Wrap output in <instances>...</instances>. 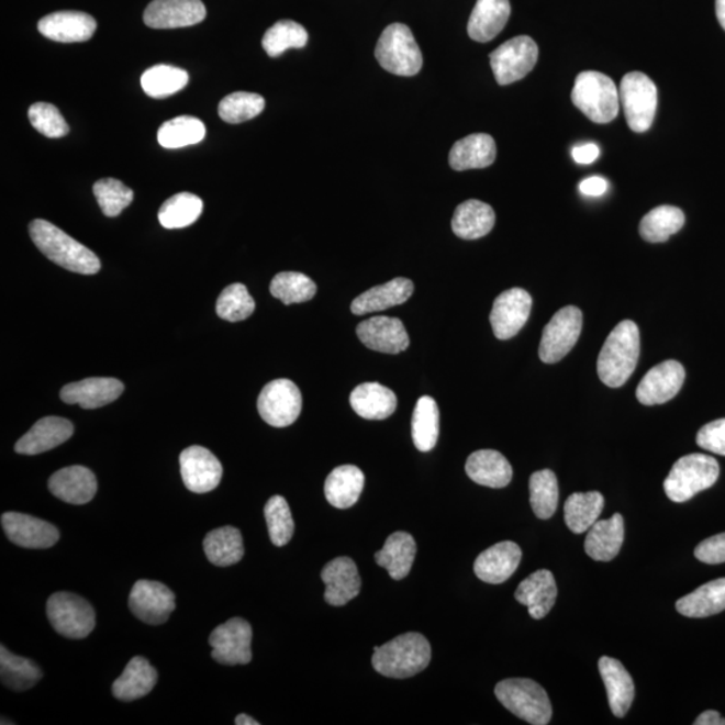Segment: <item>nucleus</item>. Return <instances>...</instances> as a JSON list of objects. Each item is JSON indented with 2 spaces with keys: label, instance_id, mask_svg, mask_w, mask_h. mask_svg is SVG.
Segmentation results:
<instances>
[{
  "label": "nucleus",
  "instance_id": "1",
  "mask_svg": "<svg viewBox=\"0 0 725 725\" xmlns=\"http://www.w3.org/2000/svg\"><path fill=\"white\" fill-rule=\"evenodd\" d=\"M30 237L44 256L66 270L80 275H96L101 269L99 257L80 242L45 220L29 226Z\"/></svg>",
  "mask_w": 725,
  "mask_h": 725
},
{
  "label": "nucleus",
  "instance_id": "2",
  "mask_svg": "<svg viewBox=\"0 0 725 725\" xmlns=\"http://www.w3.org/2000/svg\"><path fill=\"white\" fill-rule=\"evenodd\" d=\"M639 330L632 320H624L604 342L598 356V377L613 389L624 386L636 370L639 359Z\"/></svg>",
  "mask_w": 725,
  "mask_h": 725
},
{
  "label": "nucleus",
  "instance_id": "3",
  "mask_svg": "<svg viewBox=\"0 0 725 725\" xmlns=\"http://www.w3.org/2000/svg\"><path fill=\"white\" fill-rule=\"evenodd\" d=\"M432 660V646L420 633L401 634L382 646H375L372 667L390 679H409L422 672Z\"/></svg>",
  "mask_w": 725,
  "mask_h": 725
},
{
  "label": "nucleus",
  "instance_id": "4",
  "mask_svg": "<svg viewBox=\"0 0 725 725\" xmlns=\"http://www.w3.org/2000/svg\"><path fill=\"white\" fill-rule=\"evenodd\" d=\"M571 100L592 123L607 124L620 113V90L612 78L600 71L580 72L573 85Z\"/></svg>",
  "mask_w": 725,
  "mask_h": 725
},
{
  "label": "nucleus",
  "instance_id": "5",
  "mask_svg": "<svg viewBox=\"0 0 725 725\" xmlns=\"http://www.w3.org/2000/svg\"><path fill=\"white\" fill-rule=\"evenodd\" d=\"M721 467L715 458L706 455H688L673 465L663 481L665 493L673 503H685L700 492L715 486Z\"/></svg>",
  "mask_w": 725,
  "mask_h": 725
},
{
  "label": "nucleus",
  "instance_id": "6",
  "mask_svg": "<svg viewBox=\"0 0 725 725\" xmlns=\"http://www.w3.org/2000/svg\"><path fill=\"white\" fill-rule=\"evenodd\" d=\"M495 698L513 715L534 725H546L553 717V705L544 688L529 679H507L494 688Z\"/></svg>",
  "mask_w": 725,
  "mask_h": 725
},
{
  "label": "nucleus",
  "instance_id": "7",
  "mask_svg": "<svg viewBox=\"0 0 725 725\" xmlns=\"http://www.w3.org/2000/svg\"><path fill=\"white\" fill-rule=\"evenodd\" d=\"M375 57L384 70L395 76L419 75L423 65L421 48L403 23H392L386 27L375 48Z\"/></svg>",
  "mask_w": 725,
  "mask_h": 725
},
{
  "label": "nucleus",
  "instance_id": "8",
  "mask_svg": "<svg viewBox=\"0 0 725 725\" xmlns=\"http://www.w3.org/2000/svg\"><path fill=\"white\" fill-rule=\"evenodd\" d=\"M46 613L54 631L66 638H87L94 631L92 604L71 592L60 591L48 598Z\"/></svg>",
  "mask_w": 725,
  "mask_h": 725
},
{
  "label": "nucleus",
  "instance_id": "9",
  "mask_svg": "<svg viewBox=\"0 0 725 725\" xmlns=\"http://www.w3.org/2000/svg\"><path fill=\"white\" fill-rule=\"evenodd\" d=\"M620 101L633 132L650 130L657 111V87L648 76L640 71L627 72L621 81Z\"/></svg>",
  "mask_w": 725,
  "mask_h": 725
},
{
  "label": "nucleus",
  "instance_id": "10",
  "mask_svg": "<svg viewBox=\"0 0 725 725\" xmlns=\"http://www.w3.org/2000/svg\"><path fill=\"white\" fill-rule=\"evenodd\" d=\"M491 66L499 85H510L522 80L535 68L539 58V47L528 35H518L491 53Z\"/></svg>",
  "mask_w": 725,
  "mask_h": 725
},
{
  "label": "nucleus",
  "instance_id": "11",
  "mask_svg": "<svg viewBox=\"0 0 725 725\" xmlns=\"http://www.w3.org/2000/svg\"><path fill=\"white\" fill-rule=\"evenodd\" d=\"M583 314L577 306H565L554 314L543 331L539 356L542 361L554 365L565 358L576 346L582 332Z\"/></svg>",
  "mask_w": 725,
  "mask_h": 725
},
{
  "label": "nucleus",
  "instance_id": "12",
  "mask_svg": "<svg viewBox=\"0 0 725 725\" xmlns=\"http://www.w3.org/2000/svg\"><path fill=\"white\" fill-rule=\"evenodd\" d=\"M258 413L274 427H287L298 421L302 409L299 387L289 379H276L266 384L258 397Z\"/></svg>",
  "mask_w": 725,
  "mask_h": 725
},
{
  "label": "nucleus",
  "instance_id": "13",
  "mask_svg": "<svg viewBox=\"0 0 725 725\" xmlns=\"http://www.w3.org/2000/svg\"><path fill=\"white\" fill-rule=\"evenodd\" d=\"M129 603L132 614L144 624L161 625L177 607V598L166 584L142 579L133 585Z\"/></svg>",
  "mask_w": 725,
  "mask_h": 725
},
{
  "label": "nucleus",
  "instance_id": "14",
  "mask_svg": "<svg viewBox=\"0 0 725 725\" xmlns=\"http://www.w3.org/2000/svg\"><path fill=\"white\" fill-rule=\"evenodd\" d=\"M253 631L249 622L242 618H232L214 628L210 634L209 643L213 648L216 662L222 665H246L252 661Z\"/></svg>",
  "mask_w": 725,
  "mask_h": 725
},
{
  "label": "nucleus",
  "instance_id": "15",
  "mask_svg": "<svg viewBox=\"0 0 725 725\" xmlns=\"http://www.w3.org/2000/svg\"><path fill=\"white\" fill-rule=\"evenodd\" d=\"M180 473L193 493H208L220 486L223 468L220 459L202 446L187 447L180 455Z\"/></svg>",
  "mask_w": 725,
  "mask_h": 725
},
{
  "label": "nucleus",
  "instance_id": "16",
  "mask_svg": "<svg viewBox=\"0 0 725 725\" xmlns=\"http://www.w3.org/2000/svg\"><path fill=\"white\" fill-rule=\"evenodd\" d=\"M532 298L527 290L512 288L494 300L491 312L493 334L500 341L516 336L528 322Z\"/></svg>",
  "mask_w": 725,
  "mask_h": 725
},
{
  "label": "nucleus",
  "instance_id": "17",
  "mask_svg": "<svg viewBox=\"0 0 725 725\" xmlns=\"http://www.w3.org/2000/svg\"><path fill=\"white\" fill-rule=\"evenodd\" d=\"M685 380V370L681 362L667 360L652 367L637 387L636 395L645 406H656L679 394Z\"/></svg>",
  "mask_w": 725,
  "mask_h": 725
},
{
  "label": "nucleus",
  "instance_id": "18",
  "mask_svg": "<svg viewBox=\"0 0 725 725\" xmlns=\"http://www.w3.org/2000/svg\"><path fill=\"white\" fill-rule=\"evenodd\" d=\"M5 536L16 546L30 549L51 548L59 540V531L53 524L24 513L8 512L2 516Z\"/></svg>",
  "mask_w": 725,
  "mask_h": 725
},
{
  "label": "nucleus",
  "instance_id": "19",
  "mask_svg": "<svg viewBox=\"0 0 725 725\" xmlns=\"http://www.w3.org/2000/svg\"><path fill=\"white\" fill-rule=\"evenodd\" d=\"M204 18L202 0H154L144 11V23L150 29L189 27Z\"/></svg>",
  "mask_w": 725,
  "mask_h": 725
},
{
  "label": "nucleus",
  "instance_id": "20",
  "mask_svg": "<svg viewBox=\"0 0 725 725\" xmlns=\"http://www.w3.org/2000/svg\"><path fill=\"white\" fill-rule=\"evenodd\" d=\"M322 580L325 584L324 600L331 606H344L360 594L361 578L358 567L348 556H341L326 564Z\"/></svg>",
  "mask_w": 725,
  "mask_h": 725
},
{
  "label": "nucleus",
  "instance_id": "21",
  "mask_svg": "<svg viewBox=\"0 0 725 725\" xmlns=\"http://www.w3.org/2000/svg\"><path fill=\"white\" fill-rule=\"evenodd\" d=\"M360 342L367 348L383 354H399L410 346V337L401 320L378 316L365 320L356 328Z\"/></svg>",
  "mask_w": 725,
  "mask_h": 725
},
{
  "label": "nucleus",
  "instance_id": "22",
  "mask_svg": "<svg viewBox=\"0 0 725 725\" xmlns=\"http://www.w3.org/2000/svg\"><path fill=\"white\" fill-rule=\"evenodd\" d=\"M97 23L93 16L81 11H58L48 14L38 23L40 33L46 38L75 44L92 38Z\"/></svg>",
  "mask_w": 725,
  "mask_h": 725
},
{
  "label": "nucleus",
  "instance_id": "23",
  "mask_svg": "<svg viewBox=\"0 0 725 725\" xmlns=\"http://www.w3.org/2000/svg\"><path fill=\"white\" fill-rule=\"evenodd\" d=\"M522 548L513 542H501L489 547L475 561V573L482 582H506L522 561Z\"/></svg>",
  "mask_w": 725,
  "mask_h": 725
},
{
  "label": "nucleus",
  "instance_id": "24",
  "mask_svg": "<svg viewBox=\"0 0 725 725\" xmlns=\"http://www.w3.org/2000/svg\"><path fill=\"white\" fill-rule=\"evenodd\" d=\"M72 433L75 426L70 421L59 416H45L18 440L15 451L26 456L41 455L65 444Z\"/></svg>",
  "mask_w": 725,
  "mask_h": 725
},
{
  "label": "nucleus",
  "instance_id": "25",
  "mask_svg": "<svg viewBox=\"0 0 725 725\" xmlns=\"http://www.w3.org/2000/svg\"><path fill=\"white\" fill-rule=\"evenodd\" d=\"M124 384L114 378H88L69 383L60 390V399L68 404H80L93 410L107 406L123 394Z\"/></svg>",
  "mask_w": 725,
  "mask_h": 725
},
{
  "label": "nucleus",
  "instance_id": "26",
  "mask_svg": "<svg viewBox=\"0 0 725 725\" xmlns=\"http://www.w3.org/2000/svg\"><path fill=\"white\" fill-rule=\"evenodd\" d=\"M48 491L72 505L88 504L97 493V479L92 470L75 465L64 468L48 480Z\"/></svg>",
  "mask_w": 725,
  "mask_h": 725
},
{
  "label": "nucleus",
  "instance_id": "27",
  "mask_svg": "<svg viewBox=\"0 0 725 725\" xmlns=\"http://www.w3.org/2000/svg\"><path fill=\"white\" fill-rule=\"evenodd\" d=\"M558 588L551 571L539 570L527 579H524L515 592L518 603L528 607V613L534 620H542L554 607Z\"/></svg>",
  "mask_w": 725,
  "mask_h": 725
},
{
  "label": "nucleus",
  "instance_id": "28",
  "mask_svg": "<svg viewBox=\"0 0 725 725\" xmlns=\"http://www.w3.org/2000/svg\"><path fill=\"white\" fill-rule=\"evenodd\" d=\"M414 292V283L409 278L398 277L383 286L368 289L350 304L354 314L373 313L389 310L391 306L404 304Z\"/></svg>",
  "mask_w": 725,
  "mask_h": 725
},
{
  "label": "nucleus",
  "instance_id": "29",
  "mask_svg": "<svg viewBox=\"0 0 725 725\" xmlns=\"http://www.w3.org/2000/svg\"><path fill=\"white\" fill-rule=\"evenodd\" d=\"M625 539L624 517L615 513L607 520H598L585 536L584 549L591 559L610 561L620 554Z\"/></svg>",
  "mask_w": 725,
  "mask_h": 725
},
{
  "label": "nucleus",
  "instance_id": "30",
  "mask_svg": "<svg viewBox=\"0 0 725 725\" xmlns=\"http://www.w3.org/2000/svg\"><path fill=\"white\" fill-rule=\"evenodd\" d=\"M510 16V0H477L469 18L468 34L482 44L492 41L503 32Z\"/></svg>",
  "mask_w": 725,
  "mask_h": 725
},
{
  "label": "nucleus",
  "instance_id": "31",
  "mask_svg": "<svg viewBox=\"0 0 725 725\" xmlns=\"http://www.w3.org/2000/svg\"><path fill=\"white\" fill-rule=\"evenodd\" d=\"M600 673L603 684L606 687L610 709L616 717H624L634 700V682L624 665L612 657H602Z\"/></svg>",
  "mask_w": 725,
  "mask_h": 725
},
{
  "label": "nucleus",
  "instance_id": "32",
  "mask_svg": "<svg viewBox=\"0 0 725 725\" xmlns=\"http://www.w3.org/2000/svg\"><path fill=\"white\" fill-rule=\"evenodd\" d=\"M495 155L498 148L494 138L488 133H473L453 145L449 163L456 171H467L492 166Z\"/></svg>",
  "mask_w": 725,
  "mask_h": 725
},
{
  "label": "nucleus",
  "instance_id": "33",
  "mask_svg": "<svg viewBox=\"0 0 725 725\" xmlns=\"http://www.w3.org/2000/svg\"><path fill=\"white\" fill-rule=\"evenodd\" d=\"M465 470L471 481L494 489L505 488L513 477L507 459L500 451L489 449L470 455Z\"/></svg>",
  "mask_w": 725,
  "mask_h": 725
},
{
  "label": "nucleus",
  "instance_id": "34",
  "mask_svg": "<svg viewBox=\"0 0 725 725\" xmlns=\"http://www.w3.org/2000/svg\"><path fill=\"white\" fill-rule=\"evenodd\" d=\"M349 403L361 419L382 421L389 419L397 410L394 391L379 383H362L350 392Z\"/></svg>",
  "mask_w": 725,
  "mask_h": 725
},
{
  "label": "nucleus",
  "instance_id": "35",
  "mask_svg": "<svg viewBox=\"0 0 725 725\" xmlns=\"http://www.w3.org/2000/svg\"><path fill=\"white\" fill-rule=\"evenodd\" d=\"M365 488V473L355 465H342L326 477L324 493L332 506L347 510L358 503Z\"/></svg>",
  "mask_w": 725,
  "mask_h": 725
},
{
  "label": "nucleus",
  "instance_id": "36",
  "mask_svg": "<svg viewBox=\"0 0 725 725\" xmlns=\"http://www.w3.org/2000/svg\"><path fill=\"white\" fill-rule=\"evenodd\" d=\"M495 222L494 210L491 205L469 199L458 205L453 215V232L461 239H479L492 232Z\"/></svg>",
  "mask_w": 725,
  "mask_h": 725
},
{
  "label": "nucleus",
  "instance_id": "37",
  "mask_svg": "<svg viewBox=\"0 0 725 725\" xmlns=\"http://www.w3.org/2000/svg\"><path fill=\"white\" fill-rule=\"evenodd\" d=\"M157 682V672L144 657H133L123 674L113 682V696L120 701H135L147 696Z\"/></svg>",
  "mask_w": 725,
  "mask_h": 725
},
{
  "label": "nucleus",
  "instance_id": "38",
  "mask_svg": "<svg viewBox=\"0 0 725 725\" xmlns=\"http://www.w3.org/2000/svg\"><path fill=\"white\" fill-rule=\"evenodd\" d=\"M415 555L414 537L408 532H394L386 540L383 548L375 554V561L386 568L392 579L402 580L409 576Z\"/></svg>",
  "mask_w": 725,
  "mask_h": 725
},
{
  "label": "nucleus",
  "instance_id": "39",
  "mask_svg": "<svg viewBox=\"0 0 725 725\" xmlns=\"http://www.w3.org/2000/svg\"><path fill=\"white\" fill-rule=\"evenodd\" d=\"M677 612L688 618H705L725 610V578L701 585L676 603Z\"/></svg>",
  "mask_w": 725,
  "mask_h": 725
},
{
  "label": "nucleus",
  "instance_id": "40",
  "mask_svg": "<svg viewBox=\"0 0 725 725\" xmlns=\"http://www.w3.org/2000/svg\"><path fill=\"white\" fill-rule=\"evenodd\" d=\"M205 556L217 567L237 565L245 555L241 531L234 527H221L209 532L203 540Z\"/></svg>",
  "mask_w": 725,
  "mask_h": 725
},
{
  "label": "nucleus",
  "instance_id": "41",
  "mask_svg": "<svg viewBox=\"0 0 725 725\" xmlns=\"http://www.w3.org/2000/svg\"><path fill=\"white\" fill-rule=\"evenodd\" d=\"M41 668L29 658L12 655L2 645L0 648V679L5 688L14 692H24L32 689L42 679Z\"/></svg>",
  "mask_w": 725,
  "mask_h": 725
},
{
  "label": "nucleus",
  "instance_id": "42",
  "mask_svg": "<svg viewBox=\"0 0 725 725\" xmlns=\"http://www.w3.org/2000/svg\"><path fill=\"white\" fill-rule=\"evenodd\" d=\"M684 223L685 215L682 210L674 205H658L640 221L639 234L650 244H661L679 233Z\"/></svg>",
  "mask_w": 725,
  "mask_h": 725
},
{
  "label": "nucleus",
  "instance_id": "43",
  "mask_svg": "<svg viewBox=\"0 0 725 725\" xmlns=\"http://www.w3.org/2000/svg\"><path fill=\"white\" fill-rule=\"evenodd\" d=\"M603 506L604 499L600 492L571 494L565 504L567 527L573 534H584L600 520Z\"/></svg>",
  "mask_w": 725,
  "mask_h": 725
},
{
  "label": "nucleus",
  "instance_id": "44",
  "mask_svg": "<svg viewBox=\"0 0 725 725\" xmlns=\"http://www.w3.org/2000/svg\"><path fill=\"white\" fill-rule=\"evenodd\" d=\"M411 433L416 449L431 451L437 445L439 435V410L431 397H422L415 404Z\"/></svg>",
  "mask_w": 725,
  "mask_h": 725
},
{
  "label": "nucleus",
  "instance_id": "45",
  "mask_svg": "<svg viewBox=\"0 0 725 725\" xmlns=\"http://www.w3.org/2000/svg\"><path fill=\"white\" fill-rule=\"evenodd\" d=\"M203 210L202 199L191 192L174 196L159 210V222L166 228H183L198 221Z\"/></svg>",
  "mask_w": 725,
  "mask_h": 725
},
{
  "label": "nucleus",
  "instance_id": "46",
  "mask_svg": "<svg viewBox=\"0 0 725 725\" xmlns=\"http://www.w3.org/2000/svg\"><path fill=\"white\" fill-rule=\"evenodd\" d=\"M529 501L537 517L547 520L554 516L559 504V486L553 470L544 469L531 476Z\"/></svg>",
  "mask_w": 725,
  "mask_h": 725
},
{
  "label": "nucleus",
  "instance_id": "47",
  "mask_svg": "<svg viewBox=\"0 0 725 725\" xmlns=\"http://www.w3.org/2000/svg\"><path fill=\"white\" fill-rule=\"evenodd\" d=\"M189 83V72L171 65H156L144 71L142 88L153 99H166Z\"/></svg>",
  "mask_w": 725,
  "mask_h": 725
},
{
  "label": "nucleus",
  "instance_id": "48",
  "mask_svg": "<svg viewBox=\"0 0 725 725\" xmlns=\"http://www.w3.org/2000/svg\"><path fill=\"white\" fill-rule=\"evenodd\" d=\"M205 136V126L201 120L192 116H179L166 121L157 132L161 147L175 149L198 144Z\"/></svg>",
  "mask_w": 725,
  "mask_h": 725
},
{
  "label": "nucleus",
  "instance_id": "49",
  "mask_svg": "<svg viewBox=\"0 0 725 725\" xmlns=\"http://www.w3.org/2000/svg\"><path fill=\"white\" fill-rule=\"evenodd\" d=\"M316 292V283L298 271H282L270 282V293L286 305L310 301Z\"/></svg>",
  "mask_w": 725,
  "mask_h": 725
},
{
  "label": "nucleus",
  "instance_id": "50",
  "mask_svg": "<svg viewBox=\"0 0 725 725\" xmlns=\"http://www.w3.org/2000/svg\"><path fill=\"white\" fill-rule=\"evenodd\" d=\"M308 44L304 26L293 21H280L274 24L263 38V46L269 57H280L289 48H302Z\"/></svg>",
  "mask_w": 725,
  "mask_h": 725
},
{
  "label": "nucleus",
  "instance_id": "51",
  "mask_svg": "<svg viewBox=\"0 0 725 725\" xmlns=\"http://www.w3.org/2000/svg\"><path fill=\"white\" fill-rule=\"evenodd\" d=\"M265 109V99L263 96L249 92H235L228 94L220 102L217 113L223 121L228 124L245 123Z\"/></svg>",
  "mask_w": 725,
  "mask_h": 725
},
{
  "label": "nucleus",
  "instance_id": "52",
  "mask_svg": "<svg viewBox=\"0 0 725 725\" xmlns=\"http://www.w3.org/2000/svg\"><path fill=\"white\" fill-rule=\"evenodd\" d=\"M265 518L271 543L283 547L292 539L294 522L288 501L282 495H274L265 505Z\"/></svg>",
  "mask_w": 725,
  "mask_h": 725
},
{
  "label": "nucleus",
  "instance_id": "53",
  "mask_svg": "<svg viewBox=\"0 0 725 725\" xmlns=\"http://www.w3.org/2000/svg\"><path fill=\"white\" fill-rule=\"evenodd\" d=\"M256 302L242 283H233L223 290L216 301V314L226 322L237 323L250 317Z\"/></svg>",
  "mask_w": 725,
  "mask_h": 725
},
{
  "label": "nucleus",
  "instance_id": "54",
  "mask_svg": "<svg viewBox=\"0 0 725 725\" xmlns=\"http://www.w3.org/2000/svg\"><path fill=\"white\" fill-rule=\"evenodd\" d=\"M97 202L107 216H118L133 201V191L123 181L113 178L101 179L93 186Z\"/></svg>",
  "mask_w": 725,
  "mask_h": 725
},
{
  "label": "nucleus",
  "instance_id": "55",
  "mask_svg": "<svg viewBox=\"0 0 725 725\" xmlns=\"http://www.w3.org/2000/svg\"><path fill=\"white\" fill-rule=\"evenodd\" d=\"M30 123L42 135L51 138L68 135L69 125L58 109L48 102H35L29 109Z\"/></svg>",
  "mask_w": 725,
  "mask_h": 725
},
{
  "label": "nucleus",
  "instance_id": "56",
  "mask_svg": "<svg viewBox=\"0 0 725 725\" xmlns=\"http://www.w3.org/2000/svg\"><path fill=\"white\" fill-rule=\"evenodd\" d=\"M696 443L701 449L725 456V419L706 423L701 427Z\"/></svg>",
  "mask_w": 725,
  "mask_h": 725
},
{
  "label": "nucleus",
  "instance_id": "57",
  "mask_svg": "<svg viewBox=\"0 0 725 725\" xmlns=\"http://www.w3.org/2000/svg\"><path fill=\"white\" fill-rule=\"evenodd\" d=\"M694 556L706 565L725 564V532L701 542L694 549Z\"/></svg>",
  "mask_w": 725,
  "mask_h": 725
},
{
  "label": "nucleus",
  "instance_id": "58",
  "mask_svg": "<svg viewBox=\"0 0 725 725\" xmlns=\"http://www.w3.org/2000/svg\"><path fill=\"white\" fill-rule=\"evenodd\" d=\"M600 147H598L596 144L588 143L583 145H577L576 148L572 149V157L573 160L578 163V165H591V163H594L598 157H600Z\"/></svg>",
  "mask_w": 725,
  "mask_h": 725
},
{
  "label": "nucleus",
  "instance_id": "59",
  "mask_svg": "<svg viewBox=\"0 0 725 725\" xmlns=\"http://www.w3.org/2000/svg\"><path fill=\"white\" fill-rule=\"evenodd\" d=\"M609 189L606 179L602 177H591L580 181L579 190L585 197H602Z\"/></svg>",
  "mask_w": 725,
  "mask_h": 725
},
{
  "label": "nucleus",
  "instance_id": "60",
  "mask_svg": "<svg viewBox=\"0 0 725 725\" xmlns=\"http://www.w3.org/2000/svg\"><path fill=\"white\" fill-rule=\"evenodd\" d=\"M694 725H725V718L716 711H705L694 721Z\"/></svg>",
  "mask_w": 725,
  "mask_h": 725
},
{
  "label": "nucleus",
  "instance_id": "61",
  "mask_svg": "<svg viewBox=\"0 0 725 725\" xmlns=\"http://www.w3.org/2000/svg\"><path fill=\"white\" fill-rule=\"evenodd\" d=\"M716 16L718 23L725 30V0H716Z\"/></svg>",
  "mask_w": 725,
  "mask_h": 725
},
{
  "label": "nucleus",
  "instance_id": "62",
  "mask_svg": "<svg viewBox=\"0 0 725 725\" xmlns=\"http://www.w3.org/2000/svg\"><path fill=\"white\" fill-rule=\"evenodd\" d=\"M235 724L237 725H258L259 723L257 721H254L252 716L245 715V713H242V715H238L237 718H235Z\"/></svg>",
  "mask_w": 725,
  "mask_h": 725
}]
</instances>
